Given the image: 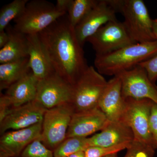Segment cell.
<instances>
[{
	"instance_id": "6da1fadb",
	"label": "cell",
	"mask_w": 157,
	"mask_h": 157,
	"mask_svg": "<svg viewBox=\"0 0 157 157\" xmlns=\"http://www.w3.org/2000/svg\"><path fill=\"white\" fill-rule=\"evenodd\" d=\"M38 34L56 73L74 85L89 66L67 14Z\"/></svg>"
},
{
	"instance_id": "7a4b0ae2",
	"label": "cell",
	"mask_w": 157,
	"mask_h": 157,
	"mask_svg": "<svg viewBox=\"0 0 157 157\" xmlns=\"http://www.w3.org/2000/svg\"><path fill=\"white\" fill-rule=\"evenodd\" d=\"M157 53V40L128 45L104 55L96 56L95 67L99 73L117 75L132 70Z\"/></svg>"
},
{
	"instance_id": "3957f363",
	"label": "cell",
	"mask_w": 157,
	"mask_h": 157,
	"mask_svg": "<svg viewBox=\"0 0 157 157\" xmlns=\"http://www.w3.org/2000/svg\"><path fill=\"white\" fill-rule=\"evenodd\" d=\"M67 13L45 0H33L26 6L22 14L14 20V28L26 35L38 34Z\"/></svg>"
},
{
	"instance_id": "277c9868",
	"label": "cell",
	"mask_w": 157,
	"mask_h": 157,
	"mask_svg": "<svg viewBox=\"0 0 157 157\" xmlns=\"http://www.w3.org/2000/svg\"><path fill=\"white\" fill-rule=\"evenodd\" d=\"M107 82L94 67H89L73 86L71 104L75 112L98 107Z\"/></svg>"
},
{
	"instance_id": "5b68a950",
	"label": "cell",
	"mask_w": 157,
	"mask_h": 157,
	"mask_svg": "<svg viewBox=\"0 0 157 157\" xmlns=\"http://www.w3.org/2000/svg\"><path fill=\"white\" fill-rule=\"evenodd\" d=\"M119 11L130 36L136 43L156 40L153 33V19L142 0H120Z\"/></svg>"
},
{
	"instance_id": "8992f818",
	"label": "cell",
	"mask_w": 157,
	"mask_h": 157,
	"mask_svg": "<svg viewBox=\"0 0 157 157\" xmlns=\"http://www.w3.org/2000/svg\"><path fill=\"white\" fill-rule=\"evenodd\" d=\"M125 107L121 120L130 127L134 134L135 140L145 144L156 149L150 128V117L154 102L148 99L124 98Z\"/></svg>"
},
{
	"instance_id": "52a82bcc",
	"label": "cell",
	"mask_w": 157,
	"mask_h": 157,
	"mask_svg": "<svg viewBox=\"0 0 157 157\" xmlns=\"http://www.w3.org/2000/svg\"><path fill=\"white\" fill-rule=\"evenodd\" d=\"M74 112L70 103L46 109L42 121L40 139L47 148L54 151L67 138Z\"/></svg>"
},
{
	"instance_id": "ba28073f",
	"label": "cell",
	"mask_w": 157,
	"mask_h": 157,
	"mask_svg": "<svg viewBox=\"0 0 157 157\" xmlns=\"http://www.w3.org/2000/svg\"><path fill=\"white\" fill-rule=\"evenodd\" d=\"M86 42L90 43L96 56L104 55L137 43L130 36L123 23L117 20L101 27Z\"/></svg>"
},
{
	"instance_id": "9c48e42d",
	"label": "cell",
	"mask_w": 157,
	"mask_h": 157,
	"mask_svg": "<svg viewBox=\"0 0 157 157\" xmlns=\"http://www.w3.org/2000/svg\"><path fill=\"white\" fill-rule=\"evenodd\" d=\"M120 1L98 0L94 8L75 27L76 36L82 46L101 27L117 20L116 15L120 12Z\"/></svg>"
},
{
	"instance_id": "30bf717a",
	"label": "cell",
	"mask_w": 157,
	"mask_h": 157,
	"mask_svg": "<svg viewBox=\"0 0 157 157\" xmlns=\"http://www.w3.org/2000/svg\"><path fill=\"white\" fill-rule=\"evenodd\" d=\"M73 86L54 73L39 81L36 100L45 109L71 104Z\"/></svg>"
},
{
	"instance_id": "8fae6325",
	"label": "cell",
	"mask_w": 157,
	"mask_h": 157,
	"mask_svg": "<svg viewBox=\"0 0 157 157\" xmlns=\"http://www.w3.org/2000/svg\"><path fill=\"white\" fill-rule=\"evenodd\" d=\"M116 76L120 78L124 98L148 99L157 105V86L140 65Z\"/></svg>"
},
{
	"instance_id": "7c38bea8",
	"label": "cell",
	"mask_w": 157,
	"mask_h": 157,
	"mask_svg": "<svg viewBox=\"0 0 157 157\" xmlns=\"http://www.w3.org/2000/svg\"><path fill=\"white\" fill-rule=\"evenodd\" d=\"M45 109L36 100L11 109L0 122V133L27 128L43 121Z\"/></svg>"
},
{
	"instance_id": "4fadbf2b",
	"label": "cell",
	"mask_w": 157,
	"mask_h": 157,
	"mask_svg": "<svg viewBox=\"0 0 157 157\" xmlns=\"http://www.w3.org/2000/svg\"><path fill=\"white\" fill-rule=\"evenodd\" d=\"M42 121L27 128L5 132L0 138V157H20L34 140L40 138Z\"/></svg>"
},
{
	"instance_id": "5bb4252c",
	"label": "cell",
	"mask_w": 157,
	"mask_h": 157,
	"mask_svg": "<svg viewBox=\"0 0 157 157\" xmlns=\"http://www.w3.org/2000/svg\"><path fill=\"white\" fill-rule=\"evenodd\" d=\"M108 122L107 117L99 107L74 112L68 128L67 138H86L96 132L102 131Z\"/></svg>"
},
{
	"instance_id": "9a60e30c",
	"label": "cell",
	"mask_w": 157,
	"mask_h": 157,
	"mask_svg": "<svg viewBox=\"0 0 157 157\" xmlns=\"http://www.w3.org/2000/svg\"><path fill=\"white\" fill-rule=\"evenodd\" d=\"M135 140L130 127L124 121H109L101 132L88 137L89 146L108 147L132 143Z\"/></svg>"
},
{
	"instance_id": "2e32d148",
	"label": "cell",
	"mask_w": 157,
	"mask_h": 157,
	"mask_svg": "<svg viewBox=\"0 0 157 157\" xmlns=\"http://www.w3.org/2000/svg\"><path fill=\"white\" fill-rule=\"evenodd\" d=\"M98 107L109 121H118L121 120L125 107V101L122 94L121 82L119 76H114L108 81Z\"/></svg>"
},
{
	"instance_id": "e0dca14e",
	"label": "cell",
	"mask_w": 157,
	"mask_h": 157,
	"mask_svg": "<svg viewBox=\"0 0 157 157\" xmlns=\"http://www.w3.org/2000/svg\"><path fill=\"white\" fill-rule=\"evenodd\" d=\"M29 47V64L38 80L55 73L39 34L27 35Z\"/></svg>"
},
{
	"instance_id": "ac0fdd59",
	"label": "cell",
	"mask_w": 157,
	"mask_h": 157,
	"mask_svg": "<svg viewBox=\"0 0 157 157\" xmlns=\"http://www.w3.org/2000/svg\"><path fill=\"white\" fill-rule=\"evenodd\" d=\"M39 80L31 71L11 85L5 95L9 106L16 108L36 100Z\"/></svg>"
},
{
	"instance_id": "d6986e66",
	"label": "cell",
	"mask_w": 157,
	"mask_h": 157,
	"mask_svg": "<svg viewBox=\"0 0 157 157\" xmlns=\"http://www.w3.org/2000/svg\"><path fill=\"white\" fill-rule=\"evenodd\" d=\"M5 30L9 36V41L0 50L1 64L29 57L27 35L17 30L10 24Z\"/></svg>"
},
{
	"instance_id": "ffe728a7",
	"label": "cell",
	"mask_w": 157,
	"mask_h": 157,
	"mask_svg": "<svg viewBox=\"0 0 157 157\" xmlns=\"http://www.w3.org/2000/svg\"><path fill=\"white\" fill-rule=\"evenodd\" d=\"M31 71L29 57L1 64L0 65V91L7 90Z\"/></svg>"
},
{
	"instance_id": "44dd1931",
	"label": "cell",
	"mask_w": 157,
	"mask_h": 157,
	"mask_svg": "<svg viewBox=\"0 0 157 157\" xmlns=\"http://www.w3.org/2000/svg\"><path fill=\"white\" fill-rule=\"evenodd\" d=\"M29 0H14L3 6L0 11V32L5 30L11 21L23 13Z\"/></svg>"
},
{
	"instance_id": "7402d4cb",
	"label": "cell",
	"mask_w": 157,
	"mask_h": 157,
	"mask_svg": "<svg viewBox=\"0 0 157 157\" xmlns=\"http://www.w3.org/2000/svg\"><path fill=\"white\" fill-rule=\"evenodd\" d=\"M98 2V0H72L67 13L71 25L75 28Z\"/></svg>"
},
{
	"instance_id": "603a6c76",
	"label": "cell",
	"mask_w": 157,
	"mask_h": 157,
	"mask_svg": "<svg viewBox=\"0 0 157 157\" xmlns=\"http://www.w3.org/2000/svg\"><path fill=\"white\" fill-rule=\"evenodd\" d=\"M88 147V137H68L54 151V156L68 157L78 152L84 151Z\"/></svg>"
},
{
	"instance_id": "cb8c5ba5",
	"label": "cell",
	"mask_w": 157,
	"mask_h": 157,
	"mask_svg": "<svg viewBox=\"0 0 157 157\" xmlns=\"http://www.w3.org/2000/svg\"><path fill=\"white\" fill-rule=\"evenodd\" d=\"M131 144H124L108 147L89 146L84 150L85 157H105L109 155L117 153L121 151L128 148Z\"/></svg>"
},
{
	"instance_id": "d4e9b609",
	"label": "cell",
	"mask_w": 157,
	"mask_h": 157,
	"mask_svg": "<svg viewBox=\"0 0 157 157\" xmlns=\"http://www.w3.org/2000/svg\"><path fill=\"white\" fill-rule=\"evenodd\" d=\"M40 138L29 144L20 157H54L53 151L45 146Z\"/></svg>"
},
{
	"instance_id": "484cf974",
	"label": "cell",
	"mask_w": 157,
	"mask_h": 157,
	"mask_svg": "<svg viewBox=\"0 0 157 157\" xmlns=\"http://www.w3.org/2000/svg\"><path fill=\"white\" fill-rule=\"evenodd\" d=\"M127 149L124 157H153L155 149L134 140Z\"/></svg>"
},
{
	"instance_id": "4316f807",
	"label": "cell",
	"mask_w": 157,
	"mask_h": 157,
	"mask_svg": "<svg viewBox=\"0 0 157 157\" xmlns=\"http://www.w3.org/2000/svg\"><path fill=\"white\" fill-rule=\"evenodd\" d=\"M139 65L146 70L150 79L155 83L157 79V53Z\"/></svg>"
},
{
	"instance_id": "83f0119b",
	"label": "cell",
	"mask_w": 157,
	"mask_h": 157,
	"mask_svg": "<svg viewBox=\"0 0 157 157\" xmlns=\"http://www.w3.org/2000/svg\"><path fill=\"white\" fill-rule=\"evenodd\" d=\"M150 128L154 139L157 144V105L155 103L152 107L151 112Z\"/></svg>"
},
{
	"instance_id": "f1b7e54d",
	"label": "cell",
	"mask_w": 157,
	"mask_h": 157,
	"mask_svg": "<svg viewBox=\"0 0 157 157\" xmlns=\"http://www.w3.org/2000/svg\"><path fill=\"white\" fill-rule=\"evenodd\" d=\"M71 2L72 0H58L56 6L59 11L67 13Z\"/></svg>"
},
{
	"instance_id": "f546056e",
	"label": "cell",
	"mask_w": 157,
	"mask_h": 157,
	"mask_svg": "<svg viewBox=\"0 0 157 157\" xmlns=\"http://www.w3.org/2000/svg\"><path fill=\"white\" fill-rule=\"evenodd\" d=\"M9 36L6 30L0 32V48L5 46L9 41Z\"/></svg>"
},
{
	"instance_id": "4dcf8cb0",
	"label": "cell",
	"mask_w": 157,
	"mask_h": 157,
	"mask_svg": "<svg viewBox=\"0 0 157 157\" xmlns=\"http://www.w3.org/2000/svg\"><path fill=\"white\" fill-rule=\"evenodd\" d=\"M153 33L156 40H157V19H153Z\"/></svg>"
},
{
	"instance_id": "1f68e13d",
	"label": "cell",
	"mask_w": 157,
	"mask_h": 157,
	"mask_svg": "<svg viewBox=\"0 0 157 157\" xmlns=\"http://www.w3.org/2000/svg\"><path fill=\"white\" fill-rule=\"evenodd\" d=\"M68 157H85L84 151H80L71 155Z\"/></svg>"
},
{
	"instance_id": "d6a6232c",
	"label": "cell",
	"mask_w": 157,
	"mask_h": 157,
	"mask_svg": "<svg viewBox=\"0 0 157 157\" xmlns=\"http://www.w3.org/2000/svg\"><path fill=\"white\" fill-rule=\"evenodd\" d=\"M105 157H119L118 156L117 153L109 155Z\"/></svg>"
}]
</instances>
